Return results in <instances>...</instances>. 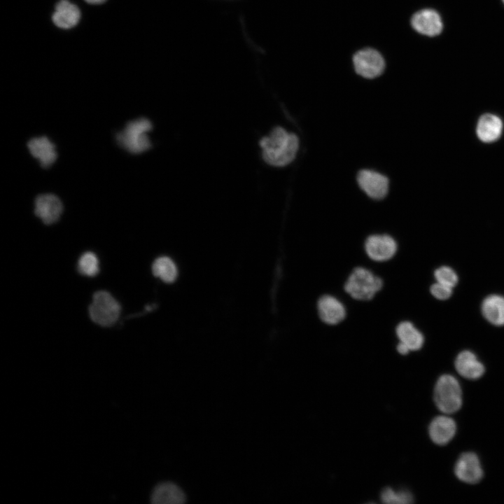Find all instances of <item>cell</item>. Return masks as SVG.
<instances>
[{"mask_svg":"<svg viewBox=\"0 0 504 504\" xmlns=\"http://www.w3.org/2000/svg\"><path fill=\"white\" fill-rule=\"evenodd\" d=\"M397 351L399 354L402 355H406L410 351L409 348L400 342L397 345Z\"/></svg>","mask_w":504,"mask_h":504,"instance_id":"26","label":"cell"},{"mask_svg":"<svg viewBox=\"0 0 504 504\" xmlns=\"http://www.w3.org/2000/svg\"><path fill=\"white\" fill-rule=\"evenodd\" d=\"M383 286L381 278L374 275L369 270L358 267L355 268L349 276L344 288L352 298L368 301L372 300L375 294Z\"/></svg>","mask_w":504,"mask_h":504,"instance_id":"3","label":"cell"},{"mask_svg":"<svg viewBox=\"0 0 504 504\" xmlns=\"http://www.w3.org/2000/svg\"><path fill=\"white\" fill-rule=\"evenodd\" d=\"M30 153L39 160L43 168L50 167L57 159L55 146L46 137H36L27 143Z\"/></svg>","mask_w":504,"mask_h":504,"instance_id":"15","label":"cell"},{"mask_svg":"<svg viewBox=\"0 0 504 504\" xmlns=\"http://www.w3.org/2000/svg\"><path fill=\"white\" fill-rule=\"evenodd\" d=\"M399 341L405 344L411 351L420 349L424 342L423 334L408 321L400 322L396 328Z\"/></svg>","mask_w":504,"mask_h":504,"instance_id":"20","label":"cell"},{"mask_svg":"<svg viewBox=\"0 0 504 504\" xmlns=\"http://www.w3.org/2000/svg\"><path fill=\"white\" fill-rule=\"evenodd\" d=\"M78 270L80 274L94 276L99 271V261L97 255L92 252H85L79 258Z\"/></svg>","mask_w":504,"mask_h":504,"instance_id":"23","label":"cell"},{"mask_svg":"<svg viewBox=\"0 0 504 504\" xmlns=\"http://www.w3.org/2000/svg\"><path fill=\"white\" fill-rule=\"evenodd\" d=\"M152 272L154 276L160 278L166 283L174 282L178 274L174 261L166 256L158 258L153 263Z\"/></svg>","mask_w":504,"mask_h":504,"instance_id":"21","label":"cell"},{"mask_svg":"<svg viewBox=\"0 0 504 504\" xmlns=\"http://www.w3.org/2000/svg\"><path fill=\"white\" fill-rule=\"evenodd\" d=\"M482 313L492 325L504 326V297L497 294L486 296L482 303Z\"/></svg>","mask_w":504,"mask_h":504,"instance_id":"19","label":"cell"},{"mask_svg":"<svg viewBox=\"0 0 504 504\" xmlns=\"http://www.w3.org/2000/svg\"><path fill=\"white\" fill-rule=\"evenodd\" d=\"M317 309L321 320L328 325H337L346 316L344 304L336 298L325 295L317 302Z\"/></svg>","mask_w":504,"mask_h":504,"instance_id":"12","label":"cell"},{"mask_svg":"<svg viewBox=\"0 0 504 504\" xmlns=\"http://www.w3.org/2000/svg\"><path fill=\"white\" fill-rule=\"evenodd\" d=\"M397 250L396 240L388 234L370 235L365 241L366 254L376 262H385L391 259Z\"/></svg>","mask_w":504,"mask_h":504,"instance_id":"7","label":"cell"},{"mask_svg":"<svg viewBox=\"0 0 504 504\" xmlns=\"http://www.w3.org/2000/svg\"><path fill=\"white\" fill-rule=\"evenodd\" d=\"M357 181L360 188L372 199H383L388 193V179L377 172L361 170L358 174Z\"/></svg>","mask_w":504,"mask_h":504,"instance_id":"8","label":"cell"},{"mask_svg":"<svg viewBox=\"0 0 504 504\" xmlns=\"http://www.w3.org/2000/svg\"><path fill=\"white\" fill-rule=\"evenodd\" d=\"M381 500L386 504H409L413 502L414 498L408 491H395L386 487L382 491Z\"/></svg>","mask_w":504,"mask_h":504,"instance_id":"22","label":"cell"},{"mask_svg":"<svg viewBox=\"0 0 504 504\" xmlns=\"http://www.w3.org/2000/svg\"><path fill=\"white\" fill-rule=\"evenodd\" d=\"M183 491L172 482H162L154 489L151 501L156 504H181L186 502Z\"/></svg>","mask_w":504,"mask_h":504,"instance_id":"17","label":"cell"},{"mask_svg":"<svg viewBox=\"0 0 504 504\" xmlns=\"http://www.w3.org/2000/svg\"><path fill=\"white\" fill-rule=\"evenodd\" d=\"M260 144L262 148V158L267 164L283 167L295 159L299 147V140L295 134L277 127L269 136L263 137Z\"/></svg>","mask_w":504,"mask_h":504,"instance_id":"1","label":"cell"},{"mask_svg":"<svg viewBox=\"0 0 504 504\" xmlns=\"http://www.w3.org/2000/svg\"><path fill=\"white\" fill-rule=\"evenodd\" d=\"M152 129L150 121L146 118H140L127 123L125 127L116 135V141L120 146L127 151L139 154L146 151L151 147V143L147 132Z\"/></svg>","mask_w":504,"mask_h":504,"instance_id":"2","label":"cell"},{"mask_svg":"<svg viewBox=\"0 0 504 504\" xmlns=\"http://www.w3.org/2000/svg\"><path fill=\"white\" fill-rule=\"evenodd\" d=\"M502 1H503V2L504 3V0H502Z\"/></svg>","mask_w":504,"mask_h":504,"instance_id":"28","label":"cell"},{"mask_svg":"<svg viewBox=\"0 0 504 504\" xmlns=\"http://www.w3.org/2000/svg\"><path fill=\"white\" fill-rule=\"evenodd\" d=\"M456 431L455 421L447 416H438L433 419L428 428L432 441L439 445L447 444Z\"/></svg>","mask_w":504,"mask_h":504,"instance_id":"13","label":"cell"},{"mask_svg":"<svg viewBox=\"0 0 504 504\" xmlns=\"http://www.w3.org/2000/svg\"><path fill=\"white\" fill-rule=\"evenodd\" d=\"M437 282L454 288L458 283V278L455 271L448 266H441L434 272Z\"/></svg>","mask_w":504,"mask_h":504,"instance_id":"24","label":"cell"},{"mask_svg":"<svg viewBox=\"0 0 504 504\" xmlns=\"http://www.w3.org/2000/svg\"><path fill=\"white\" fill-rule=\"evenodd\" d=\"M434 401L444 414L457 412L462 405V391L457 379L450 374L439 377L434 388Z\"/></svg>","mask_w":504,"mask_h":504,"instance_id":"4","label":"cell"},{"mask_svg":"<svg viewBox=\"0 0 504 504\" xmlns=\"http://www.w3.org/2000/svg\"><path fill=\"white\" fill-rule=\"evenodd\" d=\"M63 206L59 198L52 194H43L35 200L34 213L46 225L57 222L62 213Z\"/></svg>","mask_w":504,"mask_h":504,"instance_id":"10","label":"cell"},{"mask_svg":"<svg viewBox=\"0 0 504 504\" xmlns=\"http://www.w3.org/2000/svg\"><path fill=\"white\" fill-rule=\"evenodd\" d=\"M80 18V11L78 6L68 0H60L55 6L52 15L53 23L62 29H70L75 27Z\"/></svg>","mask_w":504,"mask_h":504,"instance_id":"16","label":"cell"},{"mask_svg":"<svg viewBox=\"0 0 504 504\" xmlns=\"http://www.w3.org/2000/svg\"><path fill=\"white\" fill-rule=\"evenodd\" d=\"M454 472L461 481L468 484L479 482L483 476V470L477 456L472 452L464 453L457 460Z\"/></svg>","mask_w":504,"mask_h":504,"instance_id":"9","label":"cell"},{"mask_svg":"<svg viewBox=\"0 0 504 504\" xmlns=\"http://www.w3.org/2000/svg\"><path fill=\"white\" fill-rule=\"evenodd\" d=\"M452 288L448 286L437 282L433 284L430 288L431 295L435 298L444 300L449 298L452 295Z\"/></svg>","mask_w":504,"mask_h":504,"instance_id":"25","label":"cell"},{"mask_svg":"<svg viewBox=\"0 0 504 504\" xmlns=\"http://www.w3.org/2000/svg\"><path fill=\"white\" fill-rule=\"evenodd\" d=\"M356 73L366 78H374L382 74L385 62L381 54L372 48L358 51L353 58Z\"/></svg>","mask_w":504,"mask_h":504,"instance_id":"6","label":"cell"},{"mask_svg":"<svg viewBox=\"0 0 504 504\" xmlns=\"http://www.w3.org/2000/svg\"><path fill=\"white\" fill-rule=\"evenodd\" d=\"M87 3L90 4H101L105 2L106 0H84Z\"/></svg>","mask_w":504,"mask_h":504,"instance_id":"27","label":"cell"},{"mask_svg":"<svg viewBox=\"0 0 504 504\" xmlns=\"http://www.w3.org/2000/svg\"><path fill=\"white\" fill-rule=\"evenodd\" d=\"M121 307L118 301L107 291L99 290L94 293L89 307L91 320L95 323L108 327L118 320Z\"/></svg>","mask_w":504,"mask_h":504,"instance_id":"5","label":"cell"},{"mask_svg":"<svg viewBox=\"0 0 504 504\" xmlns=\"http://www.w3.org/2000/svg\"><path fill=\"white\" fill-rule=\"evenodd\" d=\"M455 368L458 373L468 379L480 378L485 368L474 353L465 350L460 352L455 360Z\"/></svg>","mask_w":504,"mask_h":504,"instance_id":"14","label":"cell"},{"mask_svg":"<svg viewBox=\"0 0 504 504\" xmlns=\"http://www.w3.org/2000/svg\"><path fill=\"white\" fill-rule=\"evenodd\" d=\"M411 24L417 32L428 36H437L442 30L440 16L432 9H424L416 12L412 18Z\"/></svg>","mask_w":504,"mask_h":504,"instance_id":"11","label":"cell"},{"mask_svg":"<svg viewBox=\"0 0 504 504\" xmlns=\"http://www.w3.org/2000/svg\"><path fill=\"white\" fill-rule=\"evenodd\" d=\"M502 131L503 122L497 115L485 114L478 120L477 134L482 141L490 143L496 141L501 135Z\"/></svg>","mask_w":504,"mask_h":504,"instance_id":"18","label":"cell"}]
</instances>
